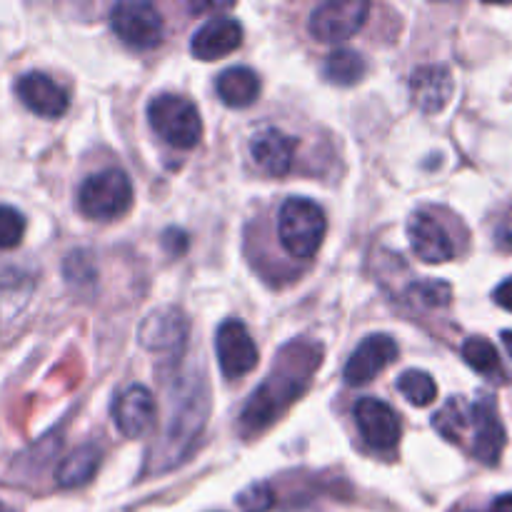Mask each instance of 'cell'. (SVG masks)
Returning a JSON list of instances; mask_svg holds the SVG:
<instances>
[{"label": "cell", "instance_id": "cell-1", "mask_svg": "<svg viewBox=\"0 0 512 512\" xmlns=\"http://www.w3.org/2000/svg\"><path fill=\"white\" fill-rule=\"evenodd\" d=\"M320 365L318 345H288L280 355V373L270 375L263 385L253 393L250 403L245 405L243 425L245 435L263 433L268 425H273L300 395L305 393L310 373Z\"/></svg>", "mask_w": 512, "mask_h": 512}, {"label": "cell", "instance_id": "cell-2", "mask_svg": "<svg viewBox=\"0 0 512 512\" xmlns=\"http://www.w3.org/2000/svg\"><path fill=\"white\" fill-rule=\"evenodd\" d=\"M328 230V218L318 203L308 198H290L280 205L278 238L293 258L308 260L320 250Z\"/></svg>", "mask_w": 512, "mask_h": 512}, {"label": "cell", "instance_id": "cell-3", "mask_svg": "<svg viewBox=\"0 0 512 512\" xmlns=\"http://www.w3.org/2000/svg\"><path fill=\"white\" fill-rule=\"evenodd\" d=\"M148 120L155 133L173 148L190 150L203 138V120L198 108L183 95L163 93L150 100Z\"/></svg>", "mask_w": 512, "mask_h": 512}, {"label": "cell", "instance_id": "cell-4", "mask_svg": "<svg viewBox=\"0 0 512 512\" xmlns=\"http://www.w3.org/2000/svg\"><path fill=\"white\" fill-rule=\"evenodd\" d=\"M78 205L88 218L115 220L133 205V183L120 168L100 170L80 185Z\"/></svg>", "mask_w": 512, "mask_h": 512}, {"label": "cell", "instance_id": "cell-5", "mask_svg": "<svg viewBox=\"0 0 512 512\" xmlns=\"http://www.w3.org/2000/svg\"><path fill=\"white\" fill-rule=\"evenodd\" d=\"M115 35L133 50H150L163 40V18L150 3L123 0L110 10Z\"/></svg>", "mask_w": 512, "mask_h": 512}, {"label": "cell", "instance_id": "cell-6", "mask_svg": "<svg viewBox=\"0 0 512 512\" xmlns=\"http://www.w3.org/2000/svg\"><path fill=\"white\" fill-rule=\"evenodd\" d=\"M370 5L365 0H330L310 15L308 30L320 43H343L365 25Z\"/></svg>", "mask_w": 512, "mask_h": 512}, {"label": "cell", "instance_id": "cell-7", "mask_svg": "<svg viewBox=\"0 0 512 512\" xmlns=\"http://www.w3.org/2000/svg\"><path fill=\"white\" fill-rule=\"evenodd\" d=\"M470 433V453L485 465H498L500 455L505 448V428L500 423L498 405L490 395L475 400L468 405V423H465V435ZM465 443V440H463Z\"/></svg>", "mask_w": 512, "mask_h": 512}, {"label": "cell", "instance_id": "cell-8", "mask_svg": "<svg viewBox=\"0 0 512 512\" xmlns=\"http://www.w3.org/2000/svg\"><path fill=\"white\" fill-rule=\"evenodd\" d=\"M410 248L423 263L438 265L455 258V240L433 210H418L408 223Z\"/></svg>", "mask_w": 512, "mask_h": 512}, {"label": "cell", "instance_id": "cell-9", "mask_svg": "<svg viewBox=\"0 0 512 512\" xmlns=\"http://www.w3.org/2000/svg\"><path fill=\"white\" fill-rule=\"evenodd\" d=\"M215 353L225 378H243L258 365L253 335L240 320H225L215 335Z\"/></svg>", "mask_w": 512, "mask_h": 512}, {"label": "cell", "instance_id": "cell-10", "mask_svg": "<svg viewBox=\"0 0 512 512\" xmlns=\"http://www.w3.org/2000/svg\"><path fill=\"white\" fill-rule=\"evenodd\" d=\"M355 425L365 443L375 450H393L403 435L398 413L378 398H363L355 405Z\"/></svg>", "mask_w": 512, "mask_h": 512}, {"label": "cell", "instance_id": "cell-11", "mask_svg": "<svg viewBox=\"0 0 512 512\" xmlns=\"http://www.w3.org/2000/svg\"><path fill=\"white\" fill-rule=\"evenodd\" d=\"M398 358V343L390 335L378 333L365 338L358 345L353 355H350L348 365H345V383L358 388V385H368L375 375L383 373L393 360Z\"/></svg>", "mask_w": 512, "mask_h": 512}, {"label": "cell", "instance_id": "cell-12", "mask_svg": "<svg viewBox=\"0 0 512 512\" xmlns=\"http://www.w3.org/2000/svg\"><path fill=\"white\" fill-rule=\"evenodd\" d=\"M155 415H158V405H155L153 393L143 385H130L115 398L113 420L115 428L125 438H143L155 425Z\"/></svg>", "mask_w": 512, "mask_h": 512}, {"label": "cell", "instance_id": "cell-13", "mask_svg": "<svg viewBox=\"0 0 512 512\" xmlns=\"http://www.w3.org/2000/svg\"><path fill=\"white\" fill-rule=\"evenodd\" d=\"M15 90H18V98L23 100L25 108L33 110L40 118H60L70 105L63 85L55 83L50 75L38 73V70L20 75Z\"/></svg>", "mask_w": 512, "mask_h": 512}, {"label": "cell", "instance_id": "cell-14", "mask_svg": "<svg viewBox=\"0 0 512 512\" xmlns=\"http://www.w3.org/2000/svg\"><path fill=\"white\" fill-rule=\"evenodd\" d=\"M295 138L285 135L278 128H263L253 135L250 140V155H253L255 165L263 173L273 175V178H283L290 173L295 160Z\"/></svg>", "mask_w": 512, "mask_h": 512}, {"label": "cell", "instance_id": "cell-15", "mask_svg": "<svg viewBox=\"0 0 512 512\" xmlns=\"http://www.w3.org/2000/svg\"><path fill=\"white\" fill-rule=\"evenodd\" d=\"M240 43H243V28H240L238 20L218 15V18H210L208 23L200 25L198 33L193 35L190 50L198 60H218L238 50Z\"/></svg>", "mask_w": 512, "mask_h": 512}, {"label": "cell", "instance_id": "cell-16", "mask_svg": "<svg viewBox=\"0 0 512 512\" xmlns=\"http://www.w3.org/2000/svg\"><path fill=\"white\" fill-rule=\"evenodd\" d=\"M188 338V320L180 310L165 308L148 315L140 325V345L150 353H173Z\"/></svg>", "mask_w": 512, "mask_h": 512}, {"label": "cell", "instance_id": "cell-17", "mask_svg": "<svg viewBox=\"0 0 512 512\" xmlns=\"http://www.w3.org/2000/svg\"><path fill=\"white\" fill-rule=\"evenodd\" d=\"M453 75L443 65H423L410 75V98L423 113H440L453 98Z\"/></svg>", "mask_w": 512, "mask_h": 512}, {"label": "cell", "instance_id": "cell-18", "mask_svg": "<svg viewBox=\"0 0 512 512\" xmlns=\"http://www.w3.org/2000/svg\"><path fill=\"white\" fill-rule=\"evenodd\" d=\"M220 100L228 108H248L260 95V78L250 68H228L215 80Z\"/></svg>", "mask_w": 512, "mask_h": 512}, {"label": "cell", "instance_id": "cell-19", "mask_svg": "<svg viewBox=\"0 0 512 512\" xmlns=\"http://www.w3.org/2000/svg\"><path fill=\"white\" fill-rule=\"evenodd\" d=\"M100 468V450L93 443L80 445L78 450L68 455V458L60 463L55 480H58L60 488H80V485L90 483L93 475Z\"/></svg>", "mask_w": 512, "mask_h": 512}, {"label": "cell", "instance_id": "cell-20", "mask_svg": "<svg viewBox=\"0 0 512 512\" xmlns=\"http://www.w3.org/2000/svg\"><path fill=\"white\" fill-rule=\"evenodd\" d=\"M365 70H368V65H365L363 55L355 53V50H335L325 60L323 73L335 85H355L363 80Z\"/></svg>", "mask_w": 512, "mask_h": 512}, {"label": "cell", "instance_id": "cell-21", "mask_svg": "<svg viewBox=\"0 0 512 512\" xmlns=\"http://www.w3.org/2000/svg\"><path fill=\"white\" fill-rule=\"evenodd\" d=\"M463 358L475 373L485 375V378H495L503 375V365H500V355L495 345L485 338H470L463 345Z\"/></svg>", "mask_w": 512, "mask_h": 512}, {"label": "cell", "instance_id": "cell-22", "mask_svg": "<svg viewBox=\"0 0 512 512\" xmlns=\"http://www.w3.org/2000/svg\"><path fill=\"white\" fill-rule=\"evenodd\" d=\"M398 390L405 395L408 403L418 405V408L430 405L435 400V395H438V385L423 370H405L398 378Z\"/></svg>", "mask_w": 512, "mask_h": 512}, {"label": "cell", "instance_id": "cell-23", "mask_svg": "<svg viewBox=\"0 0 512 512\" xmlns=\"http://www.w3.org/2000/svg\"><path fill=\"white\" fill-rule=\"evenodd\" d=\"M25 235V218L10 205H0V250L20 245Z\"/></svg>", "mask_w": 512, "mask_h": 512}, {"label": "cell", "instance_id": "cell-24", "mask_svg": "<svg viewBox=\"0 0 512 512\" xmlns=\"http://www.w3.org/2000/svg\"><path fill=\"white\" fill-rule=\"evenodd\" d=\"M273 505L275 495L268 483H255L238 495V508L243 512H268Z\"/></svg>", "mask_w": 512, "mask_h": 512}, {"label": "cell", "instance_id": "cell-25", "mask_svg": "<svg viewBox=\"0 0 512 512\" xmlns=\"http://www.w3.org/2000/svg\"><path fill=\"white\" fill-rule=\"evenodd\" d=\"M413 295L418 298V303L435 308V305H448L450 288L445 283H420L418 288H413Z\"/></svg>", "mask_w": 512, "mask_h": 512}, {"label": "cell", "instance_id": "cell-26", "mask_svg": "<svg viewBox=\"0 0 512 512\" xmlns=\"http://www.w3.org/2000/svg\"><path fill=\"white\" fill-rule=\"evenodd\" d=\"M163 245L170 255H180L185 253V248H188V235L178 228H170L168 233L163 235Z\"/></svg>", "mask_w": 512, "mask_h": 512}, {"label": "cell", "instance_id": "cell-27", "mask_svg": "<svg viewBox=\"0 0 512 512\" xmlns=\"http://www.w3.org/2000/svg\"><path fill=\"white\" fill-rule=\"evenodd\" d=\"M493 300L500 305V308L510 310V313H512V278L505 280V283H500L498 288H495Z\"/></svg>", "mask_w": 512, "mask_h": 512}, {"label": "cell", "instance_id": "cell-28", "mask_svg": "<svg viewBox=\"0 0 512 512\" xmlns=\"http://www.w3.org/2000/svg\"><path fill=\"white\" fill-rule=\"evenodd\" d=\"M490 512H512V495H503V498L495 500Z\"/></svg>", "mask_w": 512, "mask_h": 512}, {"label": "cell", "instance_id": "cell-29", "mask_svg": "<svg viewBox=\"0 0 512 512\" xmlns=\"http://www.w3.org/2000/svg\"><path fill=\"white\" fill-rule=\"evenodd\" d=\"M503 345H505V350H508V355L512 358V330H505V333H503Z\"/></svg>", "mask_w": 512, "mask_h": 512}, {"label": "cell", "instance_id": "cell-30", "mask_svg": "<svg viewBox=\"0 0 512 512\" xmlns=\"http://www.w3.org/2000/svg\"><path fill=\"white\" fill-rule=\"evenodd\" d=\"M0 512H15L13 508H10V505H5L3 500H0Z\"/></svg>", "mask_w": 512, "mask_h": 512}]
</instances>
